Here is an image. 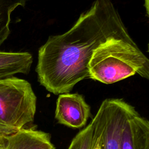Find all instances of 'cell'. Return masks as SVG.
Here are the masks:
<instances>
[{"instance_id":"cell-2","label":"cell","mask_w":149,"mask_h":149,"mask_svg":"<svg viewBox=\"0 0 149 149\" xmlns=\"http://www.w3.org/2000/svg\"><path fill=\"white\" fill-rule=\"evenodd\" d=\"M89 78L111 84L136 73L149 78V60L134 41L113 38L93 52L88 63Z\"/></svg>"},{"instance_id":"cell-9","label":"cell","mask_w":149,"mask_h":149,"mask_svg":"<svg viewBox=\"0 0 149 149\" xmlns=\"http://www.w3.org/2000/svg\"><path fill=\"white\" fill-rule=\"evenodd\" d=\"M26 0H0V47L10 34L9 24L12 12L19 6H24Z\"/></svg>"},{"instance_id":"cell-1","label":"cell","mask_w":149,"mask_h":149,"mask_svg":"<svg viewBox=\"0 0 149 149\" xmlns=\"http://www.w3.org/2000/svg\"><path fill=\"white\" fill-rule=\"evenodd\" d=\"M113 38L133 41L111 0H95L71 29L49 36L40 48L36 68L39 83L55 95L69 93L89 78L94 50Z\"/></svg>"},{"instance_id":"cell-3","label":"cell","mask_w":149,"mask_h":149,"mask_svg":"<svg viewBox=\"0 0 149 149\" xmlns=\"http://www.w3.org/2000/svg\"><path fill=\"white\" fill-rule=\"evenodd\" d=\"M36 105L29 81L15 76L0 79V135L10 136L33 122Z\"/></svg>"},{"instance_id":"cell-8","label":"cell","mask_w":149,"mask_h":149,"mask_svg":"<svg viewBox=\"0 0 149 149\" xmlns=\"http://www.w3.org/2000/svg\"><path fill=\"white\" fill-rule=\"evenodd\" d=\"M32 62L33 56L29 52L0 51V79L29 73Z\"/></svg>"},{"instance_id":"cell-5","label":"cell","mask_w":149,"mask_h":149,"mask_svg":"<svg viewBox=\"0 0 149 149\" xmlns=\"http://www.w3.org/2000/svg\"><path fill=\"white\" fill-rule=\"evenodd\" d=\"M90 116V107L82 95L69 93L59 94L55 115L59 123L72 128H80L85 126Z\"/></svg>"},{"instance_id":"cell-6","label":"cell","mask_w":149,"mask_h":149,"mask_svg":"<svg viewBox=\"0 0 149 149\" xmlns=\"http://www.w3.org/2000/svg\"><path fill=\"white\" fill-rule=\"evenodd\" d=\"M120 149H149V122L139 113L126 122L121 134Z\"/></svg>"},{"instance_id":"cell-11","label":"cell","mask_w":149,"mask_h":149,"mask_svg":"<svg viewBox=\"0 0 149 149\" xmlns=\"http://www.w3.org/2000/svg\"><path fill=\"white\" fill-rule=\"evenodd\" d=\"M0 149H8V139L6 136L0 135Z\"/></svg>"},{"instance_id":"cell-10","label":"cell","mask_w":149,"mask_h":149,"mask_svg":"<svg viewBox=\"0 0 149 149\" xmlns=\"http://www.w3.org/2000/svg\"><path fill=\"white\" fill-rule=\"evenodd\" d=\"M98 140V135L90 122L76 135L68 149H94Z\"/></svg>"},{"instance_id":"cell-4","label":"cell","mask_w":149,"mask_h":149,"mask_svg":"<svg viewBox=\"0 0 149 149\" xmlns=\"http://www.w3.org/2000/svg\"><path fill=\"white\" fill-rule=\"evenodd\" d=\"M135 108L119 98L105 99L92 119L101 149H120L122 129L127 120L137 114Z\"/></svg>"},{"instance_id":"cell-12","label":"cell","mask_w":149,"mask_h":149,"mask_svg":"<svg viewBox=\"0 0 149 149\" xmlns=\"http://www.w3.org/2000/svg\"><path fill=\"white\" fill-rule=\"evenodd\" d=\"M94 129H95V128H94ZM95 132H96V130H95ZM96 133H97V132H96ZM97 135H98V134H97ZM98 142H97V144L95 145V146L94 147V149H101V148H100V144H99V136H98Z\"/></svg>"},{"instance_id":"cell-7","label":"cell","mask_w":149,"mask_h":149,"mask_svg":"<svg viewBox=\"0 0 149 149\" xmlns=\"http://www.w3.org/2000/svg\"><path fill=\"white\" fill-rule=\"evenodd\" d=\"M8 149H55L49 133L24 127L7 136Z\"/></svg>"}]
</instances>
